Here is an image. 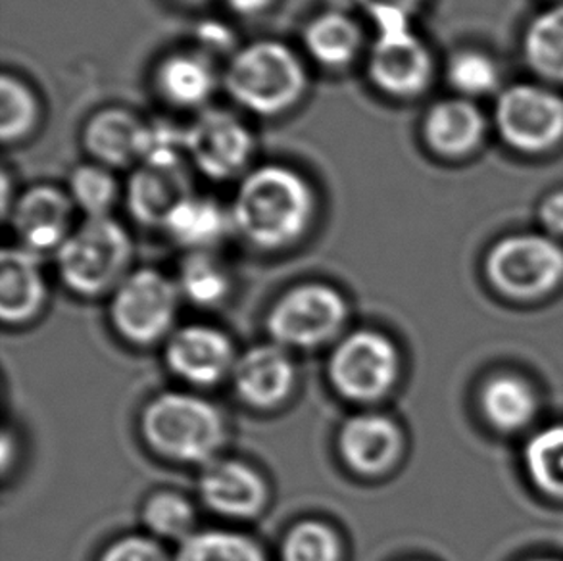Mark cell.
I'll list each match as a JSON object with an SVG mask.
<instances>
[{
	"mask_svg": "<svg viewBox=\"0 0 563 561\" xmlns=\"http://www.w3.org/2000/svg\"><path fill=\"white\" fill-rule=\"evenodd\" d=\"M233 233L254 251H289L312 229L318 197L305 175L285 164H264L244 175L229 206Z\"/></svg>",
	"mask_w": 563,
	"mask_h": 561,
	"instance_id": "obj_1",
	"label": "cell"
},
{
	"mask_svg": "<svg viewBox=\"0 0 563 561\" xmlns=\"http://www.w3.org/2000/svg\"><path fill=\"white\" fill-rule=\"evenodd\" d=\"M139 431L158 458L198 468L218 460L229 439L223 411L192 391L153 396L141 411Z\"/></svg>",
	"mask_w": 563,
	"mask_h": 561,
	"instance_id": "obj_2",
	"label": "cell"
},
{
	"mask_svg": "<svg viewBox=\"0 0 563 561\" xmlns=\"http://www.w3.org/2000/svg\"><path fill=\"white\" fill-rule=\"evenodd\" d=\"M221 84L239 107L262 118L287 114L308 91L305 62L279 41H256L236 51Z\"/></svg>",
	"mask_w": 563,
	"mask_h": 561,
	"instance_id": "obj_3",
	"label": "cell"
},
{
	"mask_svg": "<svg viewBox=\"0 0 563 561\" xmlns=\"http://www.w3.org/2000/svg\"><path fill=\"white\" fill-rule=\"evenodd\" d=\"M54 256L66 288L84 298H97L112 295L130 275L133 241L114 218H87Z\"/></svg>",
	"mask_w": 563,
	"mask_h": 561,
	"instance_id": "obj_4",
	"label": "cell"
},
{
	"mask_svg": "<svg viewBox=\"0 0 563 561\" xmlns=\"http://www.w3.org/2000/svg\"><path fill=\"white\" fill-rule=\"evenodd\" d=\"M351 319L346 296L323 280H305L287 288L267 310L269 341L283 349L316 350L335 344Z\"/></svg>",
	"mask_w": 563,
	"mask_h": 561,
	"instance_id": "obj_5",
	"label": "cell"
},
{
	"mask_svg": "<svg viewBox=\"0 0 563 561\" xmlns=\"http://www.w3.org/2000/svg\"><path fill=\"white\" fill-rule=\"evenodd\" d=\"M400 375V350L379 329L344 333L329 354V385L343 400L362 408L385 400L395 391Z\"/></svg>",
	"mask_w": 563,
	"mask_h": 561,
	"instance_id": "obj_6",
	"label": "cell"
},
{
	"mask_svg": "<svg viewBox=\"0 0 563 561\" xmlns=\"http://www.w3.org/2000/svg\"><path fill=\"white\" fill-rule=\"evenodd\" d=\"M181 295L176 279L161 270L141 267L110 295L108 316L115 333L133 346H154L176 331Z\"/></svg>",
	"mask_w": 563,
	"mask_h": 561,
	"instance_id": "obj_7",
	"label": "cell"
},
{
	"mask_svg": "<svg viewBox=\"0 0 563 561\" xmlns=\"http://www.w3.org/2000/svg\"><path fill=\"white\" fill-rule=\"evenodd\" d=\"M490 285L511 300L531 302L556 290L563 280V249L550 237H506L485 262Z\"/></svg>",
	"mask_w": 563,
	"mask_h": 561,
	"instance_id": "obj_8",
	"label": "cell"
},
{
	"mask_svg": "<svg viewBox=\"0 0 563 561\" xmlns=\"http://www.w3.org/2000/svg\"><path fill=\"white\" fill-rule=\"evenodd\" d=\"M254 148V135L246 123L220 108H206L185 130L190 166L212 182L243 179L249 174Z\"/></svg>",
	"mask_w": 563,
	"mask_h": 561,
	"instance_id": "obj_9",
	"label": "cell"
},
{
	"mask_svg": "<svg viewBox=\"0 0 563 561\" xmlns=\"http://www.w3.org/2000/svg\"><path fill=\"white\" fill-rule=\"evenodd\" d=\"M495 120L514 148L547 152L563 139V99L541 85H514L496 102Z\"/></svg>",
	"mask_w": 563,
	"mask_h": 561,
	"instance_id": "obj_10",
	"label": "cell"
},
{
	"mask_svg": "<svg viewBox=\"0 0 563 561\" xmlns=\"http://www.w3.org/2000/svg\"><path fill=\"white\" fill-rule=\"evenodd\" d=\"M433 72V54L411 23L377 31L367 61V76L377 91L388 99H416L429 89Z\"/></svg>",
	"mask_w": 563,
	"mask_h": 561,
	"instance_id": "obj_11",
	"label": "cell"
},
{
	"mask_svg": "<svg viewBox=\"0 0 563 561\" xmlns=\"http://www.w3.org/2000/svg\"><path fill=\"white\" fill-rule=\"evenodd\" d=\"M239 352L223 329L208 323L179 327L164 342V362L185 385L213 388L231 380Z\"/></svg>",
	"mask_w": 563,
	"mask_h": 561,
	"instance_id": "obj_12",
	"label": "cell"
},
{
	"mask_svg": "<svg viewBox=\"0 0 563 561\" xmlns=\"http://www.w3.org/2000/svg\"><path fill=\"white\" fill-rule=\"evenodd\" d=\"M406 439L400 425L379 411H358L346 419L336 435L341 462L360 477L387 475L402 462Z\"/></svg>",
	"mask_w": 563,
	"mask_h": 561,
	"instance_id": "obj_13",
	"label": "cell"
},
{
	"mask_svg": "<svg viewBox=\"0 0 563 561\" xmlns=\"http://www.w3.org/2000/svg\"><path fill=\"white\" fill-rule=\"evenodd\" d=\"M229 381L236 398L251 410H279L297 388V364L290 350L262 342L239 354Z\"/></svg>",
	"mask_w": 563,
	"mask_h": 561,
	"instance_id": "obj_14",
	"label": "cell"
},
{
	"mask_svg": "<svg viewBox=\"0 0 563 561\" xmlns=\"http://www.w3.org/2000/svg\"><path fill=\"white\" fill-rule=\"evenodd\" d=\"M198 496L216 516L231 521H251L269 504L266 477L251 463L218 458L200 471Z\"/></svg>",
	"mask_w": 563,
	"mask_h": 561,
	"instance_id": "obj_15",
	"label": "cell"
},
{
	"mask_svg": "<svg viewBox=\"0 0 563 561\" xmlns=\"http://www.w3.org/2000/svg\"><path fill=\"white\" fill-rule=\"evenodd\" d=\"M76 205L68 190L53 185H35L14 198L8 220L20 246L37 256L60 251L74 233Z\"/></svg>",
	"mask_w": 563,
	"mask_h": 561,
	"instance_id": "obj_16",
	"label": "cell"
},
{
	"mask_svg": "<svg viewBox=\"0 0 563 561\" xmlns=\"http://www.w3.org/2000/svg\"><path fill=\"white\" fill-rule=\"evenodd\" d=\"M195 195L189 167L139 164L125 185V205L131 218L151 229H164L185 198Z\"/></svg>",
	"mask_w": 563,
	"mask_h": 561,
	"instance_id": "obj_17",
	"label": "cell"
},
{
	"mask_svg": "<svg viewBox=\"0 0 563 561\" xmlns=\"http://www.w3.org/2000/svg\"><path fill=\"white\" fill-rule=\"evenodd\" d=\"M146 128L148 123L131 110L104 108L85 123V151L95 164L108 169L139 166L145 148Z\"/></svg>",
	"mask_w": 563,
	"mask_h": 561,
	"instance_id": "obj_18",
	"label": "cell"
},
{
	"mask_svg": "<svg viewBox=\"0 0 563 561\" xmlns=\"http://www.w3.org/2000/svg\"><path fill=\"white\" fill-rule=\"evenodd\" d=\"M45 274L41 256L22 246L4 249L0 260V316L7 326H25L46 304Z\"/></svg>",
	"mask_w": 563,
	"mask_h": 561,
	"instance_id": "obj_19",
	"label": "cell"
},
{
	"mask_svg": "<svg viewBox=\"0 0 563 561\" xmlns=\"http://www.w3.org/2000/svg\"><path fill=\"white\" fill-rule=\"evenodd\" d=\"M220 81L218 69L205 51L168 54L154 72L156 92L179 110H206Z\"/></svg>",
	"mask_w": 563,
	"mask_h": 561,
	"instance_id": "obj_20",
	"label": "cell"
},
{
	"mask_svg": "<svg viewBox=\"0 0 563 561\" xmlns=\"http://www.w3.org/2000/svg\"><path fill=\"white\" fill-rule=\"evenodd\" d=\"M487 133L485 116L465 99H450L429 108L423 120L427 146L442 158H464L472 154Z\"/></svg>",
	"mask_w": 563,
	"mask_h": 561,
	"instance_id": "obj_21",
	"label": "cell"
},
{
	"mask_svg": "<svg viewBox=\"0 0 563 561\" xmlns=\"http://www.w3.org/2000/svg\"><path fill=\"white\" fill-rule=\"evenodd\" d=\"M162 231L185 252H216L233 233V223L229 208L195 193L177 206Z\"/></svg>",
	"mask_w": 563,
	"mask_h": 561,
	"instance_id": "obj_22",
	"label": "cell"
},
{
	"mask_svg": "<svg viewBox=\"0 0 563 561\" xmlns=\"http://www.w3.org/2000/svg\"><path fill=\"white\" fill-rule=\"evenodd\" d=\"M305 48L321 68L346 69L362 54L364 31L351 15L325 12L306 25Z\"/></svg>",
	"mask_w": 563,
	"mask_h": 561,
	"instance_id": "obj_23",
	"label": "cell"
},
{
	"mask_svg": "<svg viewBox=\"0 0 563 561\" xmlns=\"http://www.w3.org/2000/svg\"><path fill=\"white\" fill-rule=\"evenodd\" d=\"M481 408L488 424L503 432H519L539 414L534 388L518 375H496L481 391Z\"/></svg>",
	"mask_w": 563,
	"mask_h": 561,
	"instance_id": "obj_24",
	"label": "cell"
},
{
	"mask_svg": "<svg viewBox=\"0 0 563 561\" xmlns=\"http://www.w3.org/2000/svg\"><path fill=\"white\" fill-rule=\"evenodd\" d=\"M177 288L197 308H216L228 300L233 280L216 252H187L177 272Z\"/></svg>",
	"mask_w": 563,
	"mask_h": 561,
	"instance_id": "obj_25",
	"label": "cell"
},
{
	"mask_svg": "<svg viewBox=\"0 0 563 561\" xmlns=\"http://www.w3.org/2000/svg\"><path fill=\"white\" fill-rule=\"evenodd\" d=\"M174 561H267L260 542L244 532L205 529L177 544Z\"/></svg>",
	"mask_w": 563,
	"mask_h": 561,
	"instance_id": "obj_26",
	"label": "cell"
},
{
	"mask_svg": "<svg viewBox=\"0 0 563 561\" xmlns=\"http://www.w3.org/2000/svg\"><path fill=\"white\" fill-rule=\"evenodd\" d=\"M41 120L37 95L20 77L4 74L0 79V139L14 146L30 139Z\"/></svg>",
	"mask_w": 563,
	"mask_h": 561,
	"instance_id": "obj_27",
	"label": "cell"
},
{
	"mask_svg": "<svg viewBox=\"0 0 563 561\" xmlns=\"http://www.w3.org/2000/svg\"><path fill=\"white\" fill-rule=\"evenodd\" d=\"M526 58L539 76L563 84V7L544 10L529 23Z\"/></svg>",
	"mask_w": 563,
	"mask_h": 561,
	"instance_id": "obj_28",
	"label": "cell"
},
{
	"mask_svg": "<svg viewBox=\"0 0 563 561\" xmlns=\"http://www.w3.org/2000/svg\"><path fill=\"white\" fill-rule=\"evenodd\" d=\"M143 525L146 532L162 542L181 544L198 531V514L195 504L184 494L162 491L145 502Z\"/></svg>",
	"mask_w": 563,
	"mask_h": 561,
	"instance_id": "obj_29",
	"label": "cell"
},
{
	"mask_svg": "<svg viewBox=\"0 0 563 561\" xmlns=\"http://www.w3.org/2000/svg\"><path fill=\"white\" fill-rule=\"evenodd\" d=\"M527 475L550 498L563 501V424L534 432L526 444Z\"/></svg>",
	"mask_w": 563,
	"mask_h": 561,
	"instance_id": "obj_30",
	"label": "cell"
},
{
	"mask_svg": "<svg viewBox=\"0 0 563 561\" xmlns=\"http://www.w3.org/2000/svg\"><path fill=\"white\" fill-rule=\"evenodd\" d=\"M279 561H344V542L333 525L302 519L283 535Z\"/></svg>",
	"mask_w": 563,
	"mask_h": 561,
	"instance_id": "obj_31",
	"label": "cell"
},
{
	"mask_svg": "<svg viewBox=\"0 0 563 561\" xmlns=\"http://www.w3.org/2000/svg\"><path fill=\"white\" fill-rule=\"evenodd\" d=\"M68 195L85 218H108L122 190L112 169L91 162L71 172Z\"/></svg>",
	"mask_w": 563,
	"mask_h": 561,
	"instance_id": "obj_32",
	"label": "cell"
},
{
	"mask_svg": "<svg viewBox=\"0 0 563 561\" xmlns=\"http://www.w3.org/2000/svg\"><path fill=\"white\" fill-rule=\"evenodd\" d=\"M449 81L464 97H481L495 91L500 84V72L487 54L462 51L450 61Z\"/></svg>",
	"mask_w": 563,
	"mask_h": 561,
	"instance_id": "obj_33",
	"label": "cell"
},
{
	"mask_svg": "<svg viewBox=\"0 0 563 561\" xmlns=\"http://www.w3.org/2000/svg\"><path fill=\"white\" fill-rule=\"evenodd\" d=\"M99 561H174L168 548L162 540L146 535H128L110 542Z\"/></svg>",
	"mask_w": 563,
	"mask_h": 561,
	"instance_id": "obj_34",
	"label": "cell"
},
{
	"mask_svg": "<svg viewBox=\"0 0 563 561\" xmlns=\"http://www.w3.org/2000/svg\"><path fill=\"white\" fill-rule=\"evenodd\" d=\"M362 10L366 12L377 31L408 25L411 15L418 12L423 0H356Z\"/></svg>",
	"mask_w": 563,
	"mask_h": 561,
	"instance_id": "obj_35",
	"label": "cell"
},
{
	"mask_svg": "<svg viewBox=\"0 0 563 561\" xmlns=\"http://www.w3.org/2000/svg\"><path fill=\"white\" fill-rule=\"evenodd\" d=\"M541 221L552 235L563 237V190L552 193L541 206Z\"/></svg>",
	"mask_w": 563,
	"mask_h": 561,
	"instance_id": "obj_36",
	"label": "cell"
},
{
	"mask_svg": "<svg viewBox=\"0 0 563 561\" xmlns=\"http://www.w3.org/2000/svg\"><path fill=\"white\" fill-rule=\"evenodd\" d=\"M223 2L233 14L241 15V18L264 14L267 8H272L274 4V0H223Z\"/></svg>",
	"mask_w": 563,
	"mask_h": 561,
	"instance_id": "obj_37",
	"label": "cell"
},
{
	"mask_svg": "<svg viewBox=\"0 0 563 561\" xmlns=\"http://www.w3.org/2000/svg\"><path fill=\"white\" fill-rule=\"evenodd\" d=\"M10 195H12V190H10V175L4 172V174H2V216H4V220H8L10 210H12Z\"/></svg>",
	"mask_w": 563,
	"mask_h": 561,
	"instance_id": "obj_38",
	"label": "cell"
},
{
	"mask_svg": "<svg viewBox=\"0 0 563 561\" xmlns=\"http://www.w3.org/2000/svg\"><path fill=\"white\" fill-rule=\"evenodd\" d=\"M177 2H181L185 7L197 8L205 7V4L212 2V0H177Z\"/></svg>",
	"mask_w": 563,
	"mask_h": 561,
	"instance_id": "obj_39",
	"label": "cell"
},
{
	"mask_svg": "<svg viewBox=\"0 0 563 561\" xmlns=\"http://www.w3.org/2000/svg\"><path fill=\"white\" fill-rule=\"evenodd\" d=\"M533 561H560V560H533Z\"/></svg>",
	"mask_w": 563,
	"mask_h": 561,
	"instance_id": "obj_40",
	"label": "cell"
},
{
	"mask_svg": "<svg viewBox=\"0 0 563 561\" xmlns=\"http://www.w3.org/2000/svg\"><path fill=\"white\" fill-rule=\"evenodd\" d=\"M408 561H416V560H408Z\"/></svg>",
	"mask_w": 563,
	"mask_h": 561,
	"instance_id": "obj_41",
	"label": "cell"
}]
</instances>
